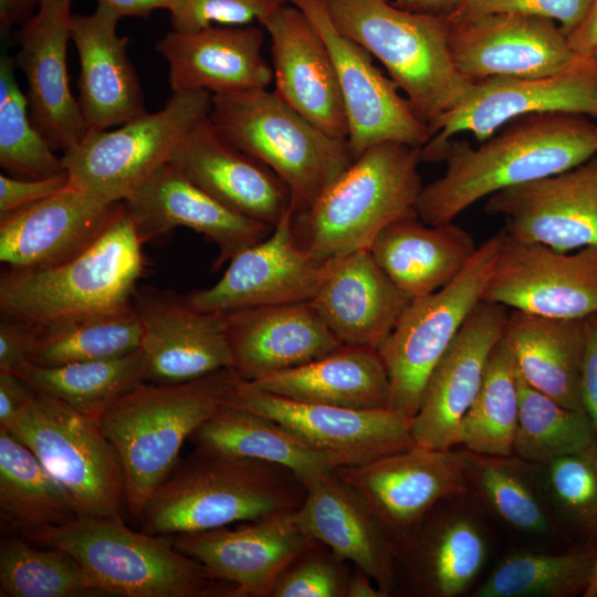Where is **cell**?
<instances>
[{
  "label": "cell",
  "instance_id": "obj_7",
  "mask_svg": "<svg viewBox=\"0 0 597 597\" xmlns=\"http://www.w3.org/2000/svg\"><path fill=\"white\" fill-rule=\"evenodd\" d=\"M71 554L104 596L231 597L232 587L178 551L174 537L134 531L122 515L83 517L24 536Z\"/></svg>",
  "mask_w": 597,
  "mask_h": 597
},
{
  "label": "cell",
  "instance_id": "obj_60",
  "mask_svg": "<svg viewBox=\"0 0 597 597\" xmlns=\"http://www.w3.org/2000/svg\"><path fill=\"white\" fill-rule=\"evenodd\" d=\"M584 597H597V564Z\"/></svg>",
  "mask_w": 597,
  "mask_h": 597
},
{
  "label": "cell",
  "instance_id": "obj_2",
  "mask_svg": "<svg viewBox=\"0 0 597 597\" xmlns=\"http://www.w3.org/2000/svg\"><path fill=\"white\" fill-rule=\"evenodd\" d=\"M305 493L287 468L195 448L151 493L136 521L149 534L200 532L295 511Z\"/></svg>",
  "mask_w": 597,
  "mask_h": 597
},
{
  "label": "cell",
  "instance_id": "obj_59",
  "mask_svg": "<svg viewBox=\"0 0 597 597\" xmlns=\"http://www.w3.org/2000/svg\"><path fill=\"white\" fill-rule=\"evenodd\" d=\"M346 597H385L375 582L359 567L353 566L346 587Z\"/></svg>",
  "mask_w": 597,
  "mask_h": 597
},
{
  "label": "cell",
  "instance_id": "obj_30",
  "mask_svg": "<svg viewBox=\"0 0 597 597\" xmlns=\"http://www.w3.org/2000/svg\"><path fill=\"white\" fill-rule=\"evenodd\" d=\"M223 314L233 368L244 381L304 365L343 346L311 301Z\"/></svg>",
  "mask_w": 597,
  "mask_h": 597
},
{
  "label": "cell",
  "instance_id": "obj_35",
  "mask_svg": "<svg viewBox=\"0 0 597 597\" xmlns=\"http://www.w3.org/2000/svg\"><path fill=\"white\" fill-rule=\"evenodd\" d=\"M248 383L301 402L353 409L389 408L388 373L378 349L369 346L343 345L304 365Z\"/></svg>",
  "mask_w": 597,
  "mask_h": 597
},
{
  "label": "cell",
  "instance_id": "obj_11",
  "mask_svg": "<svg viewBox=\"0 0 597 597\" xmlns=\"http://www.w3.org/2000/svg\"><path fill=\"white\" fill-rule=\"evenodd\" d=\"M503 239L504 231L492 235L450 283L412 298L377 347L389 377L390 409L411 419L416 415L428 377L482 301Z\"/></svg>",
  "mask_w": 597,
  "mask_h": 597
},
{
  "label": "cell",
  "instance_id": "obj_15",
  "mask_svg": "<svg viewBox=\"0 0 597 597\" xmlns=\"http://www.w3.org/2000/svg\"><path fill=\"white\" fill-rule=\"evenodd\" d=\"M482 301L554 318L596 314L597 247L563 252L504 232Z\"/></svg>",
  "mask_w": 597,
  "mask_h": 597
},
{
  "label": "cell",
  "instance_id": "obj_40",
  "mask_svg": "<svg viewBox=\"0 0 597 597\" xmlns=\"http://www.w3.org/2000/svg\"><path fill=\"white\" fill-rule=\"evenodd\" d=\"M13 373L35 392L54 397L95 419L119 397L146 383L140 348L115 358L59 366L25 360Z\"/></svg>",
  "mask_w": 597,
  "mask_h": 597
},
{
  "label": "cell",
  "instance_id": "obj_12",
  "mask_svg": "<svg viewBox=\"0 0 597 597\" xmlns=\"http://www.w3.org/2000/svg\"><path fill=\"white\" fill-rule=\"evenodd\" d=\"M574 113L597 119V61L580 54L568 67L540 77L475 81L468 96L438 124L421 147V160L439 161L446 144L470 133L483 142L509 122L541 113Z\"/></svg>",
  "mask_w": 597,
  "mask_h": 597
},
{
  "label": "cell",
  "instance_id": "obj_34",
  "mask_svg": "<svg viewBox=\"0 0 597 597\" xmlns=\"http://www.w3.org/2000/svg\"><path fill=\"white\" fill-rule=\"evenodd\" d=\"M476 249L473 237L462 227L453 222L428 224L411 216L383 229L368 250L390 280L412 300L450 283Z\"/></svg>",
  "mask_w": 597,
  "mask_h": 597
},
{
  "label": "cell",
  "instance_id": "obj_28",
  "mask_svg": "<svg viewBox=\"0 0 597 597\" xmlns=\"http://www.w3.org/2000/svg\"><path fill=\"white\" fill-rule=\"evenodd\" d=\"M263 27L209 25L167 32L155 45L169 67L172 93L207 91L212 95L268 88L273 70L262 54Z\"/></svg>",
  "mask_w": 597,
  "mask_h": 597
},
{
  "label": "cell",
  "instance_id": "obj_39",
  "mask_svg": "<svg viewBox=\"0 0 597 597\" xmlns=\"http://www.w3.org/2000/svg\"><path fill=\"white\" fill-rule=\"evenodd\" d=\"M0 512L10 534L65 524L78 515L75 505L35 454L0 427Z\"/></svg>",
  "mask_w": 597,
  "mask_h": 597
},
{
  "label": "cell",
  "instance_id": "obj_26",
  "mask_svg": "<svg viewBox=\"0 0 597 597\" xmlns=\"http://www.w3.org/2000/svg\"><path fill=\"white\" fill-rule=\"evenodd\" d=\"M303 484L305 498L294 512L300 528L364 570L385 597L397 593L398 545L366 501L335 470Z\"/></svg>",
  "mask_w": 597,
  "mask_h": 597
},
{
  "label": "cell",
  "instance_id": "obj_41",
  "mask_svg": "<svg viewBox=\"0 0 597 597\" xmlns=\"http://www.w3.org/2000/svg\"><path fill=\"white\" fill-rule=\"evenodd\" d=\"M597 564V545L563 553L510 554L474 590L475 597H575L585 594Z\"/></svg>",
  "mask_w": 597,
  "mask_h": 597
},
{
  "label": "cell",
  "instance_id": "obj_25",
  "mask_svg": "<svg viewBox=\"0 0 597 597\" xmlns=\"http://www.w3.org/2000/svg\"><path fill=\"white\" fill-rule=\"evenodd\" d=\"M296 511V510H295ZM287 511L227 526L174 536L178 551L232 587L231 597H270L279 575L312 540Z\"/></svg>",
  "mask_w": 597,
  "mask_h": 597
},
{
  "label": "cell",
  "instance_id": "obj_50",
  "mask_svg": "<svg viewBox=\"0 0 597 597\" xmlns=\"http://www.w3.org/2000/svg\"><path fill=\"white\" fill-rule=\"evenodd\" d=\"M593 0H463L450 17L520 13L555 21L568 36L585 20Z\"/></svg>",
  "mask_w": 597,
  "mask_h": 597
},
{
  "label": "cell",
  "instance_id": "obj_23",
  "mask_svg": "<svg viewBox=\"0 0 597 597\" xmlns=\"http://www.w3.org/2000/svg\"><path fill=\"white\" fill-rule=\"evenodd\" d=\"M460 495L434 506L398 546V588L415 596L458 597L468 591L489 555L484 525Z\"/></svg>",
  "mask_w": 597,
  "mask_h": 597
},
{
  "label": "cell",
  "instance_id": "obj_22",
  "mask_svg": "<svg viewBox=\"0 0 597 597\" xmlns=\"http://www.w3.org/2000/svg\"><path fill=\"white\" fill-rule=\"evenodd\" d=\"M133 305L146 383L181 384L233 368L223 313L198 311L185 297L157 292L138 294Z\"/></svg>",
  "mask_w": 597,
  "mask_h": 597
},
{
  "label": "cell",
  "instance_id": "obj_54",
  "mask_svg": "<svg viewBox=\"0 0 597 597\" xmlns=\"http://www.w3.org/2000/svg\"><path fill=\"white\" fill-rule=\"evenodd\" d=\"M36 396L13 371H0V427L6 428Z\"/></svg>",
  "mask_w": 597,
  "mask_h": 597
},
{
  "label": "cell",
  "instance_id": "obj_52",
  "mask_svg": "<svg viewBox=\"0 0 597 597\" xmlns=\"http://www.w3.org/2000/svg\"><path fill=\"white\" fill-rule=\"evenodd\" d=\"M36 336V327L9 317L0 323V371H13L29 359Z\"/></svg>",
  "mask_w": 597,
  "mask_h": 597
},
{
  "label": "cell",
  "instance_id": "obj_14",
  "mask_svg": "<svg viewBox=\"0 0 597 597\" xmlns=\"http://www.w3.org/2000/svg\"><path fill=\"white\" fill-rule=\"evenodd\" d=\"M224 405L272 419L333 457L359 465L416 446L411 418L390 408L353 409L301 402L241 380Z\"/></svg>",
  "mask_w": 597,
  "mask_h": 597
},
{
  "label": "cell",
  "instance_id": "obj_10",
  "mask_svg": "<svg viewBox=\"0 0 597 597\" xmlns=\"http://www.w3.org/2000/svg\"><path fill=\"white\" fill-rule=\"evenodd\" d=\"M207 91L172 93L165 106L109 129H90L62 156L69 186L105 202L123 201L168 163L187 133L210 113Z\"/></svg>",
  "mask_w": 597,
  "mask_h": 597
},
{
  "label": "cell",
  "instance_id": "obj_33",
  "mask_svg": "<svg viewBox=\"0 0 597 597\" xmlns=\"http://www.w3.org/2000/svg\"><path fill=\"white\" fill-rule=\"evenodd\" d=\"M410 301L363 249L335 260L311 303L343 345L377 348Z\"/></svg>",
  "mask_w": 597,
  "mask_h": 597
},
{
  "label": "cell",
  "instance_id": "obj_37",
  "mask_svg": "<svg viewBox=\"0 0 597 597\" xmlns=\"http://www.w3.org/2000/svg\"><path fill=\"white\" fill-rule=\"evenodd\" d=\"M189 441L195 448L282 465L294 472L302 483L341 467L333 457L281 423L228 405L198 427Z\"/></svg>",
  "mask_w": 597,
  "mask_h": 597
},
{
  "label": "cell",
  "instance_id": "obj_24",
  "mask_svg": "<svg viewBox=\"0 0 597 597\" xmlns=\"http://www.w3.org/2000/svg\"><path fill=\"white\" fill-rule=\"evenodd\" d=\"M71 0H41L35 15L22 27L13 57L25 76L29 115L56 151L75 147L90 130L73 96L67 71Z\"/></svg>",
  "mask_w": 597,
  "mask_h": 597
},
{
  "label": "cell",
  "instance_id": "obj_18",
  "mask_svg": "<svg viewBox=\"0 0 597 597\" xmlns=\"http://www.w3.org/2000/svg\"><path fill=\"white\" fill-rule=\"evenodd\" d=\"M448 19L454 64L472 81L545 76L568 67L580 55L551 19L520 13Z\"/></svg>",
  "mask_w": 597,
  "mask_h": 597
},
{
  "label": "cell",
  "instance_id": "obj_57",
  "mask_svg": "<svg viewBox=\"0 0 597 597\" xmlns=\"http://www.w3.org/2000/svg\"><path fill=\"white\" fill-rule=\"evenodd\" d=\"M570 46L578 53L589 55L597 45V0H593L583 23L568 36Z\"/></svg>",
  "mask_w": 597,
  "mask_h": 597
},
{
  "label": "cell",
  "instance_id": "obj_20",
  "mask_svg": "<svg viewBox=\"0 0 597 597\" xmlns=\"http://www.w3.org/2000/svg\"><path fill=\"white\" fill-rule=\"evenodd\" d=\"M123 203L143 243L178 227L205 235L218 248L214 269L263 240L273 229L229 208L170 161L145 179Z\"/></svg>",
  "mask_w": 597,
  "mask_h": 597
},
{
  "label": "cell",
  "instance_id": "obj_5",
  "mask_svg": "<svg viewBox=\"0 0 597 597\" xmlns=\"http://www.w3.org/2000/svg\"><path fill=\"white\" fill-rule=\"evenodd\" d=\"M325 3L336 29L385 66L433 135L475 82L454 64L448 15L412 12L389 0Z\"/></svg>",
  "mask_w": 597,
  "mask_h": 597
},
{
  "label": "cell",
  "instance_id": "obj_29",
  "mask_svg": "<svg viewBox=\"0 0 597 597\" xmlns=\"http://www.w3.org/2000/svg\"><path fill=\"white\" fill-rule=\"evenodd\" d=\"M119 202H105L67 186L62 191L0 218V261L10 269L64 262L105 230Z\"/></svg>",
  "mask_w": 597,
  "mask_h": 597
},
{
  "label": "cell",
  "instance_id": "obj_32",
  "mask_svg": "<svg viewBox=\"0 0 597 597\" xmlns=\"http://www.w3.org/2000/svg\"><path fill=\"white\" fill-rule=\"evenodd\" d=\"M122 18L104 6L73 14L71 40L80 60L78 105L88 129H109L146 112L138 74L117 34Z\"/></svg>",
  "mask_w": 597,
  "mask_h": 597
},
{
  "label": "cell",
  "instance_id": "obj_51",
  "mask_svg": "<svg viewBox=\"0 0 597 597\" xmlns=\"http://www.w3.org/2000/svg\"><path fill=\"white\" fill-rule=\"evenodd\" d=\"M69 186L66 171L56 176L28 179L0 175V218L53 196Z\"/></svg>",
  "mask_w": 597,
  "mask_h": 597
},
{
  "label": "cell",
  "instance_id": "obj_36",
  "mask_svg": "<svg viewBox=\"0 0 597 597\" xmlns=\"http://www.w3.org/2000/svg\"><path fill=\"white\" fill-rule=\"evenodd\" d=\"M502 337L519 375L528 385L567 408L585 411V318H554L510 310Z\"/></svg>",
  "mask_w": 597,
  "mask_h": 597
},
{
  "label": "cell",
  "instance_id": "obj_45",
  "mask_svg": "<svg viewBox=\"0 0 597 597\" xmlns=\"http://www.w3.org/2000/svg\"><path fill=\"white\" fill-rule=\"evenodd\" d=\"M519 420L513 454L546 464L597 441V430L586 411L567 408L528 385L517 373Z\"/></svg>",
  "mask_w": 597,
  "mask_h": 597
},
{
  "label": "cell",
  "instance_id": "obj_4",
  "mask_svg": "<svg viewBox=\"0 0 597 597\" xmlns=\"http://www.w3.org/2000/svg\"><path fill=\"white\" fill-rule=\"evenodd\" d=\"M142 244L121 201L105 230L81 253L45 268L3 272L2 316L39 327L133 306L144 266Z\"/></svg>",
  "mask_w": 597,
  "mask_h": 597
},
{
  "label": "cell",
  "instance_id": "obj_47",
  "mask_svg": "<svg viewBox=\"0 0 597 597\" xmlns=\"http://www.w3.org/2000/svg\"><path fill=\"white\" fill-rule=\"evenodd\" d=\"M547 501L577 544L597 545V441L542 465Z\"/></svg>",
  "mask_w": 597,
  "mask_h": 597
},
{
  "label": "cell",
  "instance_id": "obj_48",
  "mask_svg": "<svg viewBox=\"0 0 597 597\" xmlns=\"http://www.w3.org/2000/svg\"><path fill=\"white\" fill-rule=\"evenodd\" d=\"M353 565L311 540L279 575L270 597H346Z\"/></svg>",
  "mask_w": 597,
  "mask_h": 597
},
{
  "label": "cell",
  "instance_id": "obj_31",
  "mask_svg": "<svg viewBox=\"0 0 597 597\" xmlns=\"http://www.w3.org/2000/svg\"><path fill=\"white\" fill-rule=\"evenodd\" d=\"M169 161L229 208L272 228L292 209L279 177L227 140L209 115L187 133Z\"/></svg>",
  "mask_w": 597,
  "mask_h": 597
},
{
  "label": "cell",
  "instance_id": "obj_16",
  "mask_svg": "<svg viewBox=\"0 0 597 597\" xmlns=\"http://www.w3.org/2000/svg\"><path fill=\"white\" fill-rule=\"evenodd\" d=\"M335 472L369 505L399 546L440 502L468 493L460 451L413 446Z\"/></svg>",
  "mask_w": 597,
  "mask_h": 597
},
{
  "label": "cell",
  "instance_id": "obj_19",
  "mask_svg": "<svg viewBox=\"0 0 597 597\" xmlns=\"http://www.w3.org/2000/svg\"><path fill=\"white\" fill-rule=\"evenodd\" d=\"M484 209L505 234L570 252L597 247V155L568 170L498 191Z\"/></svg>",
  "mask_w": 597,
  "mask_h": 597
},
{
  "label": "cell",
  "instance_id": "obj_27",
  "mask_svg": "<svg viewBox=\"0 0 597 597\" xmlns=\"http://www.w3.org/2000/svg\"><path fill=\"white\" fill-rule=\"evenodd\" d=\"M260 25L270 35L275 94L321 130L347 139V118L336 69L307 15L286 3Z\"/></svg>",
  "mask_w": 597,
  "mask_h": 597
},
{
  "label": "cell",
  "instance_id": "obj_9",
  "mask_svg": "<svg viewBox=\"0 0 597 597\" xmlns=\"http://www.w3.org/2000/svg\"><path fill=\"white\" fill-rule=\"evenodd\" d=\"M6 429L66 491L78 516H123L127 511L124 468L100 419L36 392Z\"/></svg>",
  "mask_w": 597,
  "mask_h": 597
},
{
  "label": "cell",
  "instance_id": "obj_21",
  "mask_svg": "<svg viewBox=\"0 0 597 597\" xmlns=\"http://www.w3.org/2000/svg\"><path fill=\"white\" fill-rule=\"evenodd\" d=\"M509 308L481 301L434 366L411 419L416 444L438 450L459 444L460 423L481 387L490 355L502 338Z\"/></svg>",
  "mask_w": 597,
  "mask_h": 597
},
{
  "label": "cell",
  "instance_id": "obj_17",
  "mask_svg": "<svg viewBox=\"0 0 597 597\" xmlns=\"http://www.w3.org/2000/svg\"><path fill=\"white\" fill-rule=\"evenodd\" d=\"M289 209L271 233L229 261L211 286L189 293L186 302L202 312L307 302L316 295L336 259L318 260L297 241Z\"/></svg>",
  "mask_w": 597,
  "mask_h": 597
},
{
  "label": "cell",
  "instance_id": "obj_55",
  "mask_svg": "<svg viewBox=\"0 0 597 597\" xmlns=\"http://www.w3.org/2000/svg\"><path fill=\"white\" fill-rule=\"evenodd\" d=\"M41 0H0V31L7 35L12 27L28 24Z\"/></svg>",
  "mask_w": 597,
  "mask_h": 597
},
{
  "label": "cell",
  "instance_id": "obj_13",
  "mask_svg": "<svg viewBox=\"0 0 597 597\" xmlns=\"http://www.w3.org/2000/svg\"><path fill=\"white\" fill-rule=\"evenodd\" d=\"M301 9L325 42L333 59L347 118V144L356 159L366 149L396 142L421 148L432 136L397 85L373 63L371 55L342 34L325 0H287Z\"/></svg>",
  "mask_w": 597,
  "mask_h": 597
},
{
  "label": "cell",
  "instance_id": "obj_6",
  "mask_svg": "<svg viewBox=\"0 0 597 597\" xmlns=\"http://www.w3.org/2000/svg\"><path fill=\"white\" fill-rule=\"evenodd\" d=\"M421 148L386 142L362 153L306 210L292 216L298 243L331 260L369 249L390 223L417 214Z\"/></svg>",
  "mask_w": 597,
  "mask_h": 597
},
{
  "label": "cell",
  "instance_id": "obj_56",
  "mask_svg": "<svg viewBox=\"0 0 597 597\" xmlns=\"http://www.w3.org/2000/svg\"><path fill=\"white\" fill-rule=\"evenodd\" d=\"M177 1L178 0H96L98 6L108 8L121 18H146L157 9L170 11Z\"/></svg>",
  "mask_w": 597,
  "mask_h": 597
},
{
  "label": "cell",
  "instance_id": "obj_42",
  "mask_svg": "<svg viewBox=\"0 0 597 597\" xmlns=\"http://www.w3.org/2000/svg\"><path fill=\"white\" fill-rule=\"evenodd\" d=\"M33 350L27 362L59 366L115 358L140 347L142 325L134 305L114 313L35 326Z\"/></svg>",
  "mask_w": 597,
  "mask_h": 597
},
{
  "label": "cell",
  "instance_id": "obj_3",
  "mask_svg": "<svg viewBox=\"0 0 597 597\" xmlns=\"http://www.w3.org/2000/svg\"><path fill=\"white\" fill-rule=\"evenodd\" d=\"M243 380L234 368L172 385L143 383L100 417L125 472L126 507L137 520L146 502L179 462L186 440Z\"/></svg>",
  "mask_w": 597,
  "mask_h": 597
},
{
  "label": "cell",
  "instance_id": "obj_61",
  "mask_svg": "<svg viewBox=\"0 0 597 597\" xmlns=\"http://www.w3.org/2000/svg\"><path fill=\"white\" fill-rule=\"evenodd\" d=\"M589 55H591L593 57H595L596 61H597V45L593 49V51L590 52Z\"/></svg>",
  "mask_w": 597,
  "mask_h": 597
},
{
  "label": "cell",
  "instance_id": "obj_43",
  "mask_svg": "<svg viewBox=\"0 0 597 597\" xmlns=\"http://www.w3.org/2000/svg\"><path fill=\"white\" fill-rule=\"evenodd\" d=\"M517 369L503 337L494 346L481 387L464 415L459 444L491 455H512L519 420Z\"/></svg>",
  "mask_w": 597,
  "mask_h": 597
},
{
  "label": "cell",
  "instance_id": "obj_8",
  "mask_svg": "<svg viewBox=\"0 0 597 597\" xmlns=\"http://www.w3.org/2000/svg\"><path fill=\"white\" fill-rule=\"evenodd\" d=\"M209 119L279 177L293 214L310 208L354 160L347 139L321 130L266 88L212 95Z\"/></svg>",
  "mask_w": 597,
  "mask_h": 597
},
{
  "label": "cell",
  "instance_id": "obj_53",
  "mask_svg": "<svg viewBox=\"0 0 597 597\" xmlns=\"http://www.w3.org/2000/svg\"><path fill=\"white\" fill-rule=\"evenodd\" d=\"M582 399L585 411L597 430V313L585 318Z\"/></svg>",
  "mask_w": 597,
  "mask_h": 597
},
{
  "label": "cell",
  "instance_id": "obj_58",
  "mask_svg": "<svg viewBox=\"0 0 597 597\" xmlns=\"http://www.w3.org/2000/svg\"><path fill=\"white\" fill-rule=\"evenodd\" d=\"M463 0H396V6L420 13L450 15L462 4Z\"/></svg>",
  "mask_w": 597,
  "mask_h": 597
},
{
  "label": "cell",
  "instance_id": "obj_38",
  "mask_svg": "<svg viewBox=\"0 0 597 597\" xmlns=\"http://www.w3.org/2000/svg\"><path fill=\"white\" fill-rule=\"evenodd\" d=\"M468 493L511 527L533 535L554 531L542 465L514 454L460 451Z\"/></svg>",
  "mask_w": 597,
  "mask_h": 597
},
{
  "label": "cell",
  "instance_id": "obj_44",
  "mask_svg": "<svg viewBox=\"0 0 597 597\" xmlns=\"http://www.w3.org/2000/svg\"><path fill=\"white\" fill-rule=\"evenodd\" d=\"M1 597H95L97 590L67 552L33 546L18 534L0 541Z\"/></svg>",
  "mask_w": 597,
  "mask_h": 597
},
{
  "label": "cell",
  "instance_id": "obj_46",
  "mask_svg": "<svg viewBox=\"0 0 597 597\" xmlns=\"http://www.w3.org/2000/svg\"><path fill=\"white\" fill-rule=\"evenodd\" d=\"M13 57L0 59V166L13 177L39 179L65 172L62 157L33 125Z\"/></svg>",
  "mask_w": 597,
  "mask_h": 597
},
{
  "label": "cell",
  "instance_id": "obj_49",
  "mask_svg": "<svg viewBox=\"0 0 597 597\" xmlns=\"http://www.w3.org/2000/svg\"><path fill=\"white\" fill-rule=\"evenodd\" d=\"M287 0H178L170 12L172 30L192 32L209 25L259 23Z\"/></svg>",
  "mask_w": 597,
  "mask_h": 597
},
{
  "label": "cell",
  "instance_id": "obj_1",
  "mask_svg": "<svg viewBox=\"0 0 597 597\" xmlns=\"http://www.w3.org/2000/svg\"><path fill=\"white\" fill-rule=\"evenodd\" d=\"M597 155V123L574 113L517 117L472 147L449 140L441 177L423 186L418 217L428 224L452 222L491 195L574 168Z\"/></svg>",
  "mask_w": 597,
  "mask_h": 597
}]
</instances>
